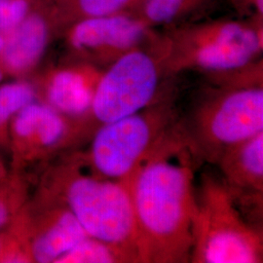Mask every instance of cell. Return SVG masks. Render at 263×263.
<instances>
[{"instance_id": "obj_5", "label": "cell", "mask_w": 263, "mask_h": 263, "mask_svg": "<svg viewBox=\"0 0 263 263\" xmlns=\"http://www.w3.org/2000/svg\"><path fill=\"white\" fill-rule=\"evenodd\" d=\"M198 189L190 262H262V229L247 219L220 176L204 171Z\"/></svg>"}, {"instance_id": "obj_18", "label": "cell", "mask_w": 263, "mask_h": 263, "mask_svg": "<svg viewBox=\"0 0 263 263\" xmlns=\"http://www.w3.org/2000/svg\"><path fill=\"white\" fill-rule=\"evenodd\" d=\"M45 0H0V32L6 33Z\"/></svg>"}, {"instance_id": "obj_7", "label": "cell", "mask_w": 263, "mask_h": 263, "mask_svg": "<svg viewBox=\"0 0 263 263\" xmlns=\"http://www.w3.org/2000/svg\"><path fill=\"white\" fill-rule=\"evenodd\" d=\"M166 77L160 36L156 35L104 68L81 133L91 137L104 124L144 108L165 91Z\"/></svg>"}, {"instance_id": "obj_14", "label": "cell", "mask_w": 263, "mask_h": 263, "mask_svg": "<svg viewBox=\"0 0 263 263\" xmlns=\"http://www.w3.org/2000/svg\"><path fill=\"white\" fill-rule=\"evenodd\" d=\"M60 31L80 20L136 12L141 0H51Z\"/></svg>"}, {"instance_id": "obj_15", "label": "cell", "mask_w": 263, "mask_h": 263, "mask_svg": "<svg viewBox=\"0 0 263 263\" xmlns=\"http://www.w3.org/2000/svg\"><path fill=\"white\" fill-rule=\"evenodd\" d=\"M211 0H141L136 14L151 27L173 28L203 8Z\"/></svg>"}, {"instance_id": "obj_12", "label": "cell", "mask_w": 263, "mask_h": 263, "mask_svg": "<svg viewBox=\"0 0 263 263\" xmlns=\"http://www.w3.org/2000/svg\"><path fill=\"white\" fill-rule=\"evenodd\" d=\"M10 125L16 146L31 158L46 156L78 138L76 122L36 100L23 107Z\"/></svg>"}, {"instance_id": "obj_8", "label": "cell", "mask_w": 263, "mask_h": 263, "mask_svg": "<svg viewBox=\"0 0 263 263\" xmlns=\"http://www.w3.org/2000/svg\"><path fill=\"white\" fill-rule=\"evenodd\" d=\"M135 12L80 20L63 31L76 60L106 68L135 48L151 42L157 34Z\"/></svg>"}, {"instance_id": "obj_1", "label": "cell", "mask_w": 263, "mask_h": 263, "mask_svg": "<svg viewBox=\"0 0 263 263\" xmlns=\"http://www.w3.org/2000/svg\"><path fill=\"white\" fill-rule=\"evenodd\" d=\"M198 164L179 122L127 180L141 263L190 262Z\"/></svg>"}, {"instance_id": "obj_6", "label": "cell", "mask_w": 263, "mask_h": 263, "mask_svg": "<svg viewBox=\"0 0 263 263\" xmlns=\"http://www.w3.org/2000/svg\"><path fill=\"white\" fill-rule=\"evenodd\" d=\"M52 193L73 213L88 236L136 254L141 248L128 184L84 174L78 159L56 172Z\"/></svg>"}, {"instance_id": "obj_3", "label": "cell", "mask_w": 263, "mask_h": 263, "mask_svg": "<svg viewBox=\"0 0 263 263\" xmlns=\"http://www.w3.org/2000/svg\"><path fill=\"white\" fill-rule=\"evenodd\" d=\"M262 22L213 20L182 24L160 35L167 77L186 70L209 76L241 70L261 60Z\"/></svg>"}, {"instance_id": "obj_19", "label": "cell", "mask_w": 263, "mask_h": 263, "mask_svg": "<svg viewBox=\"0 0 263 263\" xmlns=\"http://www.w3.org/2000/svg\"><path fill=\"white\" fill-rule=\"evenodd\" d=\"M236 8L248 15L251 19L261 21L263 18V0H230Z\"/></svg>"}, {"instance_id": "obj_4", "label": "cell", "mask_w": 263, "mask_h": 263, "mask_svg": "<svg viewBox=\"0 0 263 263\" xmlns=\"http://www.w3.org/2000/svg\"><path fill=\"white\" fill-rule=\"evenodd\" d=\"M180 119L173 89L137 112L99 127L80 161L98 177L127 182Z\"/></svg>"}, {"instance_id": "obj_22", "label": "cell", "mask_w": 263, "mask_h": 263, "mask_svg": "<svg viewBox=\"0 0 263 263\" xmlns=\"http://www.w3.org/2000/svg\"><path fill=\"white\" fill-rule=\"evenodd\" d=\"M1 254H2V242L0 240V259H1Z\"/></svg>"}, {"instance_id": "obj_13", "label": "cell", "mask_w": 263, "mask_h": 263, "mask_svg": "<svg viewBox=\"0 0 263 263\" xmlns=\"http://www.w3.org/2000/svg\"><path fill=\"white\" fill-rule=\"evenodd\" d=\"M31 236L28 255L34 262L56 263L88 234L66 204L51 194Z\"/></svg>"}, {"instance_id": "obj_21", "label": "cell", "mask_w": 263, "mask_h": 263, "mask_svg": "<svg viewBox=\"0 0 263 263\" xmlns=\"http://www.w3.org/2000/svg\"><path fill=\"white\" fill-rule=\"evenodd\" d=\"M3 45H4V35H3V33L0 32V82L3 80L4 76H6L2 64H1V54H2V50H3Z\"/></svg>"}, {"instance_id": "obj_11", "label": "cell", "mask_w": 263, "mask_h": 263, "mask_svg": "<svg viewBox=\"0 0 263 263\" xmlns=\"http://www.w3.org/2000/svg\"><path fill=\"white\" fill-rule=\"evenodd\" d=\"M104 69L74 59L49 70L40 85L43 103L76 122L81 130Z\"/></svg>"}, {"instance_id": "obj_20", "label": "cell", "mask_w": 263, "mask_h": 263, "mask_svg": "<svg viewBox=\"0 0 263 263\" xmlns=\"http://www.w3.org/2000/svg\"><path fill=\"white\" fill-rule=\"evenodd\" d=\"M10 211L8 200L0 193V227L6 224L9 219Z\"/></svg>"}, {"instance_id": "obj_2", "label": "cell", "mask_w": 263, "mask_h": 263, "mask_svg": "<svg viewBox=\"0 0 263 263\" xmlns=\"http://www.w3.org/2000/svg\"><path fill=\"white\" fill-rule=\"evenodd\" d=\"M199 98L179 127L195 157L216 164L228 147L263 132L262 60L224 76Z\"/></svg>"}, {"instance_id": "obj_16", "label": "cell", "mask_w": 263, "mask_h": 263, "mask_svg": "<svg viewBox=\"0 0 263 263\" xmlns=\"http://www.w3.org/2000/svg\"><path fill=\"white\" fill-rule=\"evenodd\" d=\"M56 263H140V259L122 247L87 236Z\"/></svg>"}, {"instance_id": "obj_9", "label": "cell", "mask_w": 263, "mask_h": 263, "mask_svg": "<svg viewBox=\"0 0 263 263\" xmlns=\"http://www.w3.org/2000/svg\"><path fill=\"white\" fill-rule=\"evenodd\" d=\"M215 165L236 205L262 229L263 132L228 147Z\"/></svg>"}, {"instance_id": "obj_17", "label": "cell", "mask_w": 263, "mask_h": 263, "mask_svg": "<svg viewBox=\"0 0 263 263\" xmlns=\"http://www.w3.org/2000/svg\"><path fill=\"white\" fill-rule=\"evenodd\" d=\"M36 94L35 86L24 79L0 85V134L23 107L36 100Z\"/></svg>"}, {"instance_id": "obj_10", "label": "cell", "mask_w": 263, "mask_h": 263, "mask_svg": "<svg viewBox=\"0 0 263 263\" xmlns=\"http://www.w3.org/2000/svg\"><path fill=\"white\" fill-rule=\"evenodd\" d=\"M60 29L51 0H45L4 33L1 64L6 76H28L41 62Z\"/></svg>"}]
</instances>
